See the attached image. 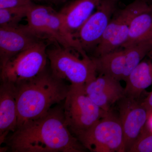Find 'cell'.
Here are the masks:
<instances>
[{"instance_id": "obj_1", "label": "cell", "mask_w": 152, "mask_h": 152, "mask_svg": "<svg viewBox=\"0 0 152 152\" xmlns=\"http://www.w3.org/2000/svg\"><path fill=\"white\" fill-rule=\"evenodd\" d=\"M6 141L14 152L84 151V147L69 130L63 105L59 104L17 129Z\"/></svg>"}, {"instance_id": "obj_2", "label": "cell", "mask_w": 152, "mask_h": 152, "mask_svg": "<svg viewBox=\"0 0 152 152\" xmlns=\"http://www.w3.org/2000/svg\"><path fill=\"white\" fill-rule=\"evenodd\" d=\"M16 87L17 129L42 116L64 101L69 89L64 81L47 69L35 78Z\"/></svg>"}, {"instance_id": "obj_3", "label": "cell", "mask_w": 152, "mask_h": 152, "mask_svg": "<svg viewBox=\"0 0 152 152\" xmlns=\"http://www.w3.org/2000/svg\"><path fill=\"white\" fill-rule=\"evenodd\" d=\"M27 26L39 38L54 42L88 56L67 28L59 12L50 6L34 4L26 17Z\"/></svg>"}, {"instance_id": "obj_4", "label": "cell", "mask_w": 152, "mask_h": 152, "mask_svg": "<svg viewBox=\"0 0 152 152\" xmlns=\"http://www.w3.org/2000/svg\"><path fill=\"white\" fill-rule=\"evenodd\" d=\"M75 51L59 45L47 49L50 71L54 76L71 85H84L97 77L92 58L80 57Z\"/></svg>"}, {"instance_id": "obj_5", "label": "cell", "mask_w": 152, "mask_h": 152, "mask_svg": "<svg viewBox=\"0 0 152 152\" xmlns=\"http://www.w3.org/2000/svg\"><path fill=\"white\" fill-rule=\"evenodd\" d=\"M84 85H70L63 105L66 124L77 138L92 127L107 112L88 96Z\"/></svg>"}, {"instance_id": "obj_6", "label": "cell", "mask_w": 152, "mask_h": 152, "mask_svg": "<svg viewBox=\"0 0 152 152\" xmlns=\"http://www.w3.org/2000/svg\"><path fill=\"white\" fill-rule=\"evenodd\" d=\"M47 45L44 40L11 58L1 67V82L18 86L35 78L46 69Z\"/></svg>"}, {"instance_id": "obj_7", "label": "cell", "mask_w": 152, "mask_h": 152, "mask_svg": "<svg viewBox=\"0 0 152 152\" xmlns=\"http://www.w3.org/2000/svg\"><path fill=\"white\" fill-rule=\"evenodd\" d=\"M152 48V40L92 57L97 73L125 81Z\"/></svg>"}, {"instance_id": "obj_8", "label": "cell", "mask_w": 152, "mask_h": 152, "mask_svg": "<svg viewBox=\"0 0 152 152\" xmlns=\"http://www.w3.org/2000/svg\"><path fill=\"white\" fill-rule=\"evenodd\" d=\"M92 152H125L124 134L119 117L110 110L92 127L77 137Z\"/></svg>"}, {"instance_id": "obj_9", "label": "cell", "mask_w": 152, "mask_h": 152, "mask_svg": "<svg viewBox=\"0 0 152 152\" xmlns=\"http://www.w3.org/2000/svg\"><path fill=\"white\" fill-rule=\"evenodd\" d=\"M118 0H102L96 11L77 31L74 37L86 53L94 50L117 10Z\"/></svg>"}, {"instance_id": "obj_10", "label": "cell", "mask_w": 152, "mask_h": 152, "mask_svg": "<svg viewBox=\"0 0 152 152\" xmlns=\"http://www.w3.org/2000/svg\"><path fill=\"white\" fill-rule=\"evenodd\" d=\"M125 152H129L143 130L150 114L139 99L125 96L118 102Z\"/></svg>"}, {"instance_id": "obj_11", "label": "cell", "mask_w": 152, "mask_h": 152, "mask_svg": "<svg viewBox=\"0 0 152 152\" xmlns=\"http://www.w3.org/2000/svg\"><path fill=\"white\" fill-rule=\"evenodd\" d=\"M42 40H44L35 34L27 25L0 27L1 67L11 58Z\"/></svg>"}, {"instance_id": "obj_12", "label": "cell", "mask_w": 152, "mask_h": 152, "mask_svg": "<svg viewBox=\"0 0 152 152\" xmlns=\"http://www.w3.org/2000/svg\"><path fill=\"white\" fill-rule=\"evenodd\" d=\"M129 12L128 6L116 11L97 46L94 57L102 56L122 48L128 40Z\"/></svg>"}, {"instance_id": "obj_13", "label": "cell", "mask_w": 152, "mask_h": 152, "mask_svg": "<svg viewBox=\"0 0 152 152\" xmlns=\"http://www.w3.org/2000/svg\"><path fill=\"white\" fill-rule=\"evenodd\" d=\"M129 12L128 40L122 48L152 40V7L146 0H134L127 5Z\"/></svg>"}, {"instance_id": "obj_14", "label": "cell", "mask_w": 152, "mask_h": 152, "mask_svg": "<svg viewBox=\"0 0 152 152\" xmlns=\"http://www.w3.org/2000/svg\"><path fill=\"white\" fill-rule=\"evenodd\" d=\"M86 94L101 109L110 110L111 106L124 97L125 88L120 81L110 76L99 75L84 85Z\"/></svg>"}, {"instance_id": "obj_15", "label": "cell", "mask_w": 152, "mask_h": 152, "mask_svg": "<svg viewBox=\"0 0 152 152\" xmlns=\"http://www.w3.org/2000/svg\"><path fill=\"white\" fill-rule=\"evenodd\" d=\"M16 86L1 82L0 87V145L7 140V136L14 132L18 126Z\"/></svg>"}, {"instance_id": "obj_16", "label": "cell", "mask_w": 152, "mask_h": 152, "mask_svg": "<svg viewBox=\"0 0 152 152\" xmlns=\"http://www.w3.org/2000/svg\"><path fill=\"white\" fill-rule=\"evenodd\" d=\"M102 0H74L59 11L67 28L73 34L96 10Z\"/></svg>"}, {"instance_id": "obj_17", "label": "cell", "mask_w": 152, "mask_h": 152, "mask_svg": "<svg viewBox=\"0 0 152 152\" xmlns=\"http://www.w3.org/2000/svg\"><path fill=\"white\" fill-rule=\"evenodd\" d=\"M125 82V96L136 99L152 84V48Z\"/></svg>"}, {"instance_id": "obj_18", "label": "cell", "mask_w": 152, "mask_h": 152, "mask_svg": "<svg viewBox=\"0 0 152 152\" xmlns=\"http://www.w3.org/2000/svg\"><path fill=\"white\" fill-rule=\"evenodd\" d=\"M33 4L22 7L0 9V27L18 26L22 19L26 18L28 12Z\"/></svg>"}, {"instance_id": "obj_19", "label": "cell", "mask_w": 152, "mask_h": 152, "mask_svg": "<svg viewBox=\"0 0 152 152\" xmlns=\"http://www.w3.org/2000/svg\"><path fill=\"white\" fill-rule=\"evenodd\" d=\"M129 152H152V132L142 131Z\"/></svg>"}, {"instance_id": "obj_20", "label": "cell", "mask_w": 152, "mask_h": 152, "mask_svg": "<svg viewBox=\"0 0 152 152\" xmlns=\"http://www.w3.org/2000/svg\"><path fill=\"white\" fill-rule=\"evenodd\" d=\"M32 0H0V9L15 8L31 5Z\"/></svg>"}, {"instance_id": "obj_21", "label": "cell", "mask_w": 152, "mask_h": 152, "mask_svg": "<svg viewBox=\"0 0 152 152\" xmlns=\"http://www.w3.org/2000/svg\"><path fill=\"white\" fill-rule=\"evenodd\" d=\"M142 103L148 110L150 116L152 114V91L146 98L142 102Z\"/></svg>"}, {"instance_id": "obj_22", "label": "cell", "mask_w": 152, "mask_h": 152, "mask_svg": "<svg viewBox=\"0 0 152 152\" xmlns=\"http://www.w3.org/2000/svg\"><path fill=\"white\" fill-rule=\"evenodd\" d=\"M33 1L43 2L55 5L61 4L66 3L68 0H32Z\"/></svg>"}, {"instance_id": "obj_23", "label": "cell", "mask_w": 152, "mask_h": 152, "mask_svg": "<svg viewBox=\"0 0 152 152\" xmlns=\"http://www.w3.org/2000/svg\"><path fill=\"white\" fill-rule=\"evenodd\" d=\"M7 147H3V148H1V150H0L1 151H0V152H6L7 151Z\"/></svg>"}, {"instance_id": "obj_24", "label": "cell", "mask_w": 152, "mask_h": 152, "mask_svg": "<svg viewBox=\"0 0 152 152\" xmlns=\"http://www.w3.org/2000/svg\"><path fill=\"white\" fill-rule=\"evenodd\" d=\"M149 119L151 120V121H150V123H151V124H150V126L151 127V129H152V116H150L149 118Z\"/></svg>"}, {"instance_id": "obj_25", "label": "cell", "mask_w": 152, "mask_h": 152, "mask_svg": "<svg viewBox=\"0 0 152 152\" xmlns=\"http://www.w3.org/2000/svg\"><path fill=\"white\" fill-rule=\"evenodd\" d=\"M151 6L152 7V0H151Z\"/></svg>"}]
</instances>
